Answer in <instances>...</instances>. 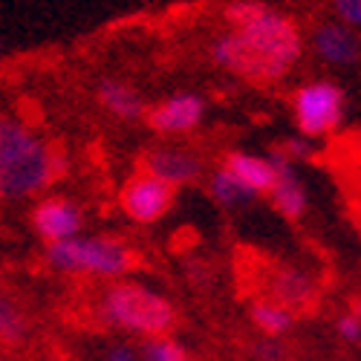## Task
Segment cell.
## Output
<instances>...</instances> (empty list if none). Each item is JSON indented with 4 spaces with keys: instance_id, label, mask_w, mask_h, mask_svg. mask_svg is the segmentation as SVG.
Here are the masks:
<instances>
[{
    "instance_id": "cell-6",
    "label": "cell",
    "mask_w": 361,
    "mask_h": 361,
    "mask_svg": "<svg viewBox=\"0 0 361 361\" xmlns=\"http://www.w3.org/2000/svg\"><path fill=\"white\" fill-rule=\"evenodd\" d=\"M173 197H176V188L159 183L157 176L139 171L122 185V191H118V208H122L125 217H130L133 223L150 226L171 212Z\"/></svg>"
},
{
    "instance_id": "cell-23",
    "label": "cell",
    "mask_w": 361,
    "mask_h": 361,
    "mask_svg": "<svg viewBox=\"0 0 361 361\" xmlns=\"http://www.w3.org/2000/svg\"><path fill=\"white\" fill-rule=\"evenodd\" d=\"M4 55H6V44H4V41H0V58H4Z\"/></svg>"
},
{
    "instance_id": "cell-9",
    "label": "cell",
    "mask_w": 361,
    "mask_h": 361,
    "mask_svg": "<svg viewBox=\"0 0 361 361\" xmlns=\"http://www.w3.org/2000/svg\"><path fill=\"white\" fill-rule=\"evenodd\" d=\"M142 171L157 176L159 183L171 188H183L191 185L202 176V157L194 154L188 147H176V145H159L150 147L142 154Z\"/></svg>"
},
{
    "instance_id": "cell-13",
    "label": "cell",
    "mask_w": 361,
    "mask_h": 361,
    "mask_svg": "<svg viewBox=\"0 0 361 361\" xmlns=\"http://www.w3.org/2000/svg\"><path fill=\"white\" fill-rule=\"evenodd\" d=\"M223 168L231 171L252 197H266L278 179V168L272 165V159L266 154H252V150H228L223 157Z\"/></svg>"
},
{
    "instance_id": "cell-2",
    "label": "cell",
    "mask_w": 361,
    "mask_h": 361,
    "mask_svg": "<svg viewBox=\"0 0 361 361\" xmlns=\"http://www.w3.org/2000/svg\"><path fill=\"white\" fill-rule=\"evenodd\" d=\"M61 173V154L35 125L15 113H0V200H32Z\"/></svg>"
},
{
    "instance_id": "cell-16",
    "label": "cell",
    "mask_w": 361,
    "mask_h": 361,
    "mask_svg": "<svg viewBox=\"0 0 361 361\" xmlns=\"http://www.w3.org/2000/svg\"><path fill=\"white\" fill-rule=\"evenodd\" d=\"M208 194H212V200L223 208H237V205H246V202L255 200L243 185L237 183V176L231 171H226L223 165L208 173Z\"/></svg>"
},
{
    "instance_id": "cell-15",
    "label": "cell",
    "mask_w": 361,
    "mask_h": 361,
    "mask_svg": "<svg viewBox=\"0 0 361 361\" xmlns=\"http://www.w3.org/2000/svg\"><path fill=\"white\" fill-rule=\"evenodd\" d=\"M252 324L263 333V338H281L295 326V312L269 298H257L252 304Z\"/></svg>"
},
{
    "instance_id": "cell-17",
    "label": "cell",
    "mask_w": 361,
    "mask_h": 361,
    "mask_svg": "<svg viewBox=\"0 0 361 361\" xmlns=\"http://www.w3.org/2000/svg\"><path fill=\"white\" fill-rule=\"evenodd\" d=\"M26 329H29V324H26V315L20 312V307L0 292V341L18 344L26 338Z\"/></svg>"
},
{
    "instance_id": "cell-8",
    "label": "cell",
    "mask_w": 361,
    "mask_h": 361,
    "mask_svg": "<svg viewBox=\"0 0 361 361\" xmlns=\"http://www.w3.org/2000/svg\"><path fill=\"white\" fill-rule=\"evenodd\" d=\"M32 228L47 246L64 243L84 231V208L61 194L41 197L32 208Z\"/></svg>"
},
{
    "instance_id": "cell-3",
    "label": "cell",
    "mask_w": 361,
    "mask_h": 361,
    "mask_svg": "<svg viewBox=\"0 0 361 361\" xmlns=\"http://www.w3.org/2000/svg\"><path fill=\"white\" fill-rule=\"evenodd\" d=\"M99 315L104 324L125 329L130 336H142L145 341L168 336L176 324V310L162 292L130 281L110 283L102 292Z\"/></svg>"
},
{
    "instance_id": "cell-22",
    "label": "cell",
    "mask_w": 361,
    "mask_h": 361,
    "mask_svg": "<svg viewBox=\"0 0 361 361\" xmlns=\"http://www.w3.org/2000/svg\"><path fill=\"white\" fill-rule=\"evenodd\" d=\"M104 361H142V353L130 344H113L104 355Z\"/></svg>"
},
{
    "instance_id": "cell-24",
    "label": "cell",
    "mask_w": 361,
    "mask_h": 361,
    "mask_svg": "<svg viewBox=\"0 0 361 361\" xmlns=\"http://www.w3.org/2000/svg\"><path fill=\"white\" fill-rule=\"evenodd\" d=\"M355 312H358V318H361V304H358V310H355Z\"/></svg>"
},
{
    "instance_id": "cell-10",
    "label": "cell",
    "mask_w": 361,
    "mask_h": 361,
    "mask_svg": "<svg viewBox=\"0 0 361 361\" xmlns=\"http://www.w3.org/2000/svg\"><path fill=\"white\" fill-rule=\"evenodd\" d=\"M266 298L286 307L289 312H298V310H310L315 304L318 286L307 269L292 263H278L266 272Z\"/></svg>"
},
{
    "instance_id": "cell-14",
    "label": "cell",
    "mask_w": 361,
    "mask_h": 361,
    "mask_svg": "<svg viewBox=\"0 0 361 361\" xmlns=\"http://www.w3.org/2000/svg\"><path fill=\"white\" fill-rule=\"evenodd\" d=\"M96 102L118 122H136L147 113V104L139 96V90L122 78H102L96 84Z\"/></svg>"
},
{
    "instance_id": "cell-20",
    "label": "cell",
    "mask_w": 361,
    "mask_h": 361,
    "mask_svg": "<svg viewBox=\"0 0 361 361\" xmlns=\"http://www.w3.org/2000/svg\"><path fill=\"white\" fill-rule=\"evenodd\" d=\"M336 333H338V338H341L344 344H358V341H361V318H358L355 310L338 315V321H336Z\"/></svg>"
},
{
    "instance_id": "cell-11",
    "label": "cell",
    "mask_w": 361,
    "mask_h": 361,
    "mask_svg": "<svg viewBox=\"0 0 361 361\" xmlns=\"http://www.w3.org/2000/svg\"><path fill=\"white\" fill-rule=\"evenodd\" d=\"M310 49L326 67H353L361 61V32L338 20H324L310 32Z\"/></svg>"
},
{
    "instance_id": "cell-19",
    "label": "cell",
    "mask_w": 361,
    "mask_h": 361,
    "mask_svg": "<svg viewBox=\"0 0 361 361\" xmlns=\"http://www.w3.org/2000/svg\"><path fill=\"white\" fill-rule=\"evenodd\" d=\"M333 15L338 23L361 32V0H333Z\"/></svg>"
},
{
    "instance_id": "cell-7",
    "label": "cell",
    "mask_w": 361,
    "mask_h": 361,
    "mask_svg": "<svg viewBox=\"0 0 361 361\" xmlns=\"http://www.w3.org/2000/svg\"><path fill=\"white\" fill-rule=\"evenodd\" d=\"M202 118H205V99L200 93H191V90L173 93L159 104L147 107L145 113L147 128L159 136H188L202 125Z\"/></svg>"
},
{
    "instance_id": "cell-12",
    "label": "cell",
    "mask_w": 361,
    "mask_h": 361,
    "mask_svg": "<svg viewBox=\"0 0 361 361\" xmlns=\"http://www.w3.org/2000/svg\"><path fill=\"white\" fill-rule=\"evenodd\" d=\"M266 157L272 159V165L278 168L275 185L269 188V194H266L269 202H272V208H275L281 217H286V220L304 217V212H307V188H304V183H300L295 165H289L275 147L269 150Z\"/></svg>"
},
{
    "instance_id": "cell-1",
    "label": "cell",
    "mask_w": 361,
    "mask_h": 361,
    "mask_svg": "<svg viewBox=\"0 0 361 361\" xmlns=\"http://www.w3.org/2000/svg\"><path fill=\"white\" fill-rule=\"evenodd\" d=\"M223 23L208 41V58L249 84H278L304 58L307 41L300 26L266 0H231L223 9Z\"/></svg>"
},
{
    "instance_id": "cell-21",
    "label": "cell",
    "mask_w": 361,
    "mask_h": 361,
    "mask_svg": "<svg viewBox=\"0 0 361 361\" xmlns=\"http://www.w3.org/2000/svg\"><path fill=\"white\" fill-rule=\"evenodd\" d=\"M255 358L257 361H283L286 358V347L278 338H263L255 344Z\"/></svg>"
},
{
    "instance_id": "cell-4",
    "label": "cell",
    "mask_w": 361,
    "mask_h": 361,
    "mask_svg": "<svg viewBox=\"0 0 361 361\" xmlns=\"http://www.w3.org/2000/svg\"><path fill=\"white\" fill-rule=\"evenodd\" d=\"M47 263L64 275H93V278H125L136 269V252L118 237H73L64 243L47 246Z\"/></svg>"
},
{
    "instance_id": "cell-18",
    "label": "cell",
    "mask_w": 361,
    "mask_h": 361,
    "mask_svg": "<svg viewBox=\"0 0 361 361\" xmlns=\"http://www.w3.org/2000/svg\"><path fill=\"white\" fill-rule=\"evenodd\" d=\"M275 150H278V154H281V157H283L289 165L310 162V159L315 157V147H312V142H310V139H304V136L283 139L281 145H275Z\"/></svg>"
},
{
    "instance_id": "cell-5",
    "label": "cell",
    "mask_w": 361,
    "mask_h": 361,
    "mask_svg": "<svg viewBox=\"0 0 361 361\" xmlns=\"http://www.w3.org/2000/svg\"><path fill=\"white\" fill-rule=\"evenodd\" d=\"M344 90L329 81V78H312L307 84H300L292 93V118L298 136L304 139H324L329 133H336L344 122Z\"/></svg>"
}]
</instances>
